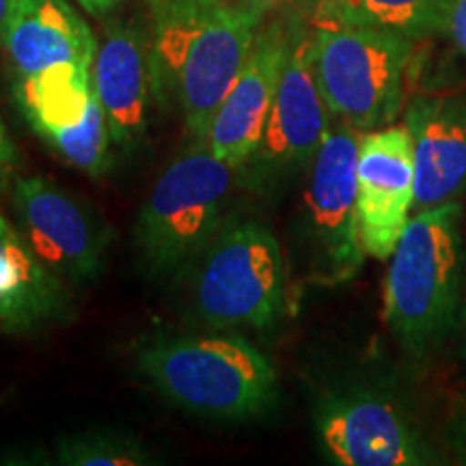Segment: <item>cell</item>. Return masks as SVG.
<instances>
[{"instance_id": "6da1fadb", "label": "cell", "mask_w": 466, "mask_h": 466, "mask_svg": "<svg viewBox=\"0 0 466 466\" xmlns=\"http://www.w3.org/2000/svg\"><path fill=\"white\" fill-rule=\"evenodd\" d=\"M151 15V76L162 108L177 102L197 143L258 39L264 15L227 0H147Z\"/></svg>"}, {"instance_id": "7a4b0ae2", "label": "cell", "mask_w": 466, "mask_h": 466, "mask_svg": "<svg viewBox=\"0 0 466 466\" xmlns=\"http://www.w3.org/2000/svg\"><path fill=\"white\" fill-rule=\"evenodd\" d=\"M460 220V201L419 209L391 255L384 279V322L412 359L432 354L458 322Z\"/></svg>"}, {"instance_id": "3957f363", "label": "cell", "mask_w": 466, "mask_h": 466, "mask_svg": "<svg viewBox=\"0 0 466 466\" xmlns=\"http://www.w3.org/2000/svg\"><path fill=\"white\" fill-rule=\"evenodd\" d=\"M313 67L335 121L357 132L391 126L404 104L415 39L348 22L319 5L309 25Z\"/></svg>"}, {"instance_id": "277c9868", "label": "cell", "mask_w": 466, "mask_h": 466, "mask_svg": "<svg viewBox=\"0 0 466 466\" xmlns=\"http://www.w3.org/2000/svg\"><path fill=\"white\" fill-rule=\"evenodd\" d=\"M138 367L168 401L206 417H259L279 393L275 367L242 337L156 339Z\"/></svg>"}, {"instance_id": "5b68a950", "label": "cell", "mask_w": 466, "mask_h": 466, "mask_svg": "<svg viewBox=\"0 0 466 466\" xmlns=\"http://www.w3.org/2000/svg\"><path fill=\"white\" fill-rule=\"evenodd\" d=\"M233 171L236 167L206 143L184 151L162 171L137 223L138 247L156 270H179L212 244L236 182Z\"/></svg>"}, {"instance_id": "8992f818", "label": "cell", "mask_w": 466, "mask_h": 466, "mask_svg": "<svg viewBox=\"0 0 466 466\" xmlns=\"http://www.w3.org/2000/svg\"><path fill=\"white\" fill-rule=\"evenodd\" d=\"M195 294L212 329L270 326L285 305V261L277 238L255 220L227 225L209 244Z\"/></svg>"}, {"instance_id": "52a82bcc", "label": "cell", "mask_w": 466, "mask_h": 466, "mask_svg": "<svg viewBox=\"0 0 466 466\" xmlns=\"http://www.w3.org/2000/svg\"><path fill=\"white\" fill-rule=\"evenodd\" d=\"M359 143L360 132L333 119L309 165L302 217L311 250V281L326 288L357 277L367 255L357 212Z\"/></svg>"}, {"instance_id": "ba28073f", "label": "cell", "mask_w": 466, "mask_h": 466, "mask_svg": "<svg viewBox=\"0 0 466 466\" xmlns=\"http://www.w3.org/2000/svg\"><path fill=\"white\" fill-rule=\"evenodd\" d=\"M316 430L324 456L339 466H428L439 451L391 400L367 391L329 395Z\"/></svg>"}, {"instance_id": "9c48e42d", "label": "cell", "mask_w": 466, "mask_h": 466, "mask_svg": "<svg viewBox=\"0 0 466 466\" xmlns=\"http://www.w3.org/2000/svg\"><path fill=\"white\" fill-rule=\"evenodd\" d=\"M91 69L63 67L17 80L15 97L33 130L61 158L80 171L102 175L108 167L110 130Z\"/></svg>"}, {"instance_id": "30bf717a", "label": "cell", "mask_w": 466, "mask_h": 466, "mask_svg": "<svg viewBox=\"0 0 466 466\" xmlns=\"http://www.w3.org/2000/svg\"><path fill=\"white\" fill-rule=\"evenodd\" d=\"M360 242L376 259H391L415 214V158L404 124L360 134L357 162Z\"/></svg>"}, {"instance_id": "8fae6325", "label": "cell", "mask_w": 466, "mask_h": 466, "mask_svg": "<svg viewBox=\"0 0 466 466\" xmlns=\"http://www.w3.org/2000/svg\"><path fill=\"white\" fill-rule=\"evenodd\" d=\"M330 126L333 115L313 67L311 33L296 25L288 31L275 100L258 154L272 167L311 165Z\"/></svg>"}, {"instance_id": "7c38bea8", "label": "cell", "mask_w": 466, "mask_h": 466, "mask_svg": "<svg viewBox=\"0 0 466 466\" xmlns=\"http://www.w3.org/2000/svg\"><path fill=\"white\" fill-rule=\"evenodd\" d=\"M14 201L25 240L52 272L72 281L97 275L104 236L78 201L39 175L15 179Z\"/></svg>"}, {"instance_id": "4fadbf2b", "label": "cell", "mask_w": 466, "mask_h": 466, "mask_svg": "<svg viewBox=\"0 0 466 466\" xmlns=\"http://www.w3.org/2000/svg\"><path fill=\"white\" fill-rule=\"evenodd\" d=\"M285 46L288 31L281 26H270L258 33L240 76L231 85L209 124L203 143L231 167H242L250 156L258 154L275 100Z\"/></svg>"}, {"instance_id": "5bb4252c", "label": "cell", "mask_w": 466, "mask_h": 466, "mask_svg": "<svg viewBox=\"0 0 466 466\" xmlns=\"http://www.w3.org/2000/svg\"><path fill=\"white\" fill-rule=\"evenodd\" d=\"M91 80L106 115L110 141L126 151L137 147L154 96L151 52L143 35L121 22H108L97 42Z\"/></svg>"}, {"instance_id": "9a60e30c", "label": "cell", "mask_w": 466, "mask_h": 466, "mask_svg": "<svg viewBox=\"0 0 466 466\" xmlns=\"http://www.w3.org/2000/svg\"><path fill=\"white\" fill-rule=\"evenodd\" d=\"M17 80L93 67L97 42L67 0H11L3 44Z\"/></svg>"}, {"instance_id": "2e32d148", "label": "cell", "mask_w": 466, "mask_h": 466, "mask_svg": "<svg viewBox=\"0 0 466 466\" xmlns=\"http://www.w3.org/2000/svg\"><path fill=\"white\" fill-rule=\"evenodd\" d=\"M415 158V212L466 192V104L417 97L404 113Z\"/></svg>"}, {"instance_id": "e0dca14e", "label": "cell", "mask_w": 466, "mask_h": 466, "mask_svg": "<svg viewBox=\"0 0 466 466\" xmlns=\"http://www.w3.org/2000/svg\"><path fill=\"white\" fill-rule=\"evenodd\" d=\"M66 307L61 277L33 253L25 236L0 212V329L28 333L61 318Z\"/></svg>"}, {"instance_id": "ac0fdd59", "label": "cell", "mask_w": 466, "mask_h": 466, "mask_svg": "<svg viewBox=\"0 0 466 466\" xmlns=\"http://www.w3.org/2000/svg\"><path fill=\"white\" fill-rule=\"evenodd\" d=\"M322 5L348 22L384 28L410 39L445 33L451 9V0H322Z\"/></svg>"}, {"instance_id": "d6986e66", "label": "cell", "mask_w": 466, "mask_h": 466, "mask_svg": "<svg viewBox=\"0 0 466 466\" xmlns=\"http://www.w3.org/2000/svg\"><path fill=\"white\" fill-rule=\"evenodd\" d=\"M56 458L61 464L72 466H138L149 462L138 442L108 432L78 434L61 441Z\"/></svg>"}, {"instance_id": "ffe728a7", "label": "cell", "mask_w": 466, "mask_h": 466, "mask_svg": "<svg viewBox=\"0 0 466 466\" xmlns=\"http://www.w3.org/2000/svg\"><path fill=\"white\" fill-rule=\"evenodd\" d=\"M447 31L458 44V48L466 55V0H451Z\"/></svg>"}, {"instance_id": "44dd1931", "label": "cell", "mask_w": 466, "mask_h": 466, "mask_svg": "<svg viewBox=\"0 0 466 466\" xmlns=\"http://www.w3.org/2000/svg\"><path fill=\"white\" fill-rule=\"evenodd\" d=\"M450 447L460 462L466 464V419L453 421L450 430Z\"/></svg>"}, {"instance_id": "7402d4cb", "label": "cell", "mask_w": 466, "mask_h": 466, "mask_svg": "<svg viewBox=\"0 0 466 466\" xmlns=\"http://www.w3.org/2000/svg\"><path fill=\"white\" fill-rule=\"evenodd\" d=\"M305 3V0H244V5H248L250 9H255L258 14L266 15L272 14V11H283L294 7V5Z\"/></svg>"}, {"instance_id": "603a6c76", "label": "cell", "mask_w": 466, "mask_h": 466, "mask_svg": "<svg viewBox=\"0 0 466 466\" xmlns=\"http://www.w3.org/2000/svg\"><path fill=\"white\" fill-rule=\"evenodd\" d=\"M15 160V149L11 138L7 137V130H5L3 119H0V173L7 171V168L14 165Z\"/></svg>"}, {"instance_id": "cb8c5ba5", "label": "cell", "mask_w": 466, "mask_h": 466, "mask_svg": "<svg viewBox=\"0 0 466 466\" xmlns=\"http://www.w3.org/2000/svg\"><path fill=\"white\" fill-rule=\"evenodd\" d=\"M76 3H78L89 15L102 17L106 15L108 11H113L116 5L124 3V0H76Z\"/></svg>"}, {"instance_id": "d4e9b609", "label": "cell", "mask_w": 466, "mask_h": 466, "mask_svg": "<svg viewBox=\"0 0 466 466\" xmlns=\"http://www.w3.org/2000/svg\"><path fill=\"white\" fill-rule=\"evenodd\" d=\"M9 11H11V0H0V44H3L5 28H7Z\"/></svg>"}, {"instance_id": "484cf974", "label": "cell", "mask_w": 466, "mask_h": 466, "mask_svg": "<svg viewBox=\"0 0 466 466\" xmlns=\"http://www.w3.org/2000/svg\"><path fill=\"white\" fill-rule=\"evenodd\" d=\"M464 357H466V313H464Z\"/></svg>"}]
</instances>
